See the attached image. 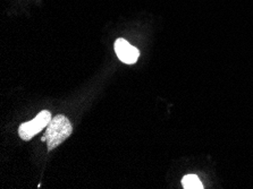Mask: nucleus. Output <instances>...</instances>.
Listing matches in <instances>:
<instances>
[{
	"mask_svg": "<svg viewBox=\"0 0 253 189\" xmlns=\"http://www.w3.org/2000/svg\"><path fill=\"white\" fill-rule=\"evenodd\" d=\"M73 132V126L68 118L63 114H58L51 119L50 123L47 127L44 136L42 137V142H47L48 150L52 151L61 143L65 142L71 136Z\"/></svg>",
	"mask_w": 253,
	"mask_h": 189,
	"instance_id": "1",
	"label": "nucleus"
},
{
	"mask_svg": "<svg viewBox=\"0 0 253 189\" xmlns=\"http://www.w3.org/2000/svg\"><path fill=\"white\" fill-rule=\"evenodd\" d=\"M51 113L48 110H43L31 121L22 123L18 128V135L23 141H30L37 134H39L43 128L48 127L51 121Z\"/></svg>",
	"mask_w": 253,
	"mask_h": 189,
	"instance_id": "2",
	"label": "nucleus"
},
{
	"mask_svg": "<svg viewBox=\"0 0 253 189\" xmlns=\"http://www.w3.org/2000/svg\"><path fill=\"white\" fill-rule=\"evenodd\" d=\"M115 51H116L118 59L127 65L135 64L140 56L139 50L134 45L129 44L125 38H117L115 42Z\"/></svg>",
	"mask_w": 253,
	"mask_h": 189,
	"instance_id": "3",
	"label": "nucleus"
},
{
	"mask_svg": "<svg viewBox=\"0 0 253 189\" xmlns=\"http://www.w3.org/2000/svg\"><path fill=\"white\" fill-rule=\"evenodd\" d=\"M182 186L185 189H202L203 185L195 175H187L182 179Z\"/></svg>",
	"mask_w": 253,
	"mask_h": 189,
	"instance_id": "4",
	"label": "nucleus"
}]
</instances>
